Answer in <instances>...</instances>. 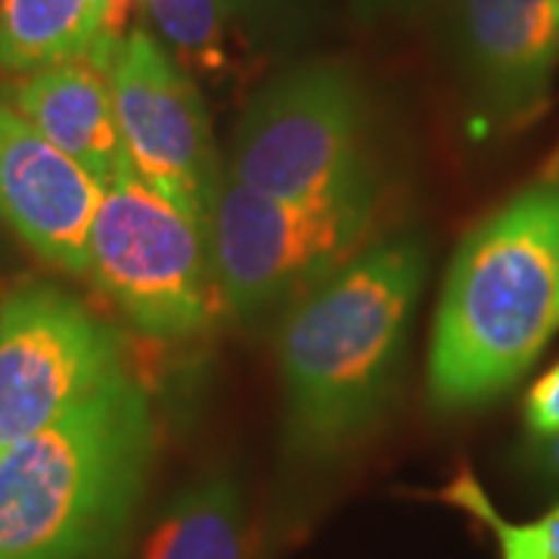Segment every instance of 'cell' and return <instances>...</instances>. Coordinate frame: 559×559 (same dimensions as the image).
Here are the masks:
<instances>
[{
  "label": "cell",
  "instance_id": "6da1fadb",
  "mask_svg": "<svg viewBox=\"0 0 559 559\" xmlns=\"http://www.w3.org/2000/svg\"><path fill=\"white\" fill-rule=\"evenodd\" d=\"M414 234L377 240L293 301L280 333L286 439L301 457H336L364 439L395 395L426 283Z\"/></svg>",
  "mask_w": 559,
  "mask_h": 559
},
{
  "label": "cell",
  "instance_id": "7a4b0ae2",
  "mask_svg": "<svg viewBox=\"0 0 559 559\" xmlns=\"http://www.w3.org/2000/svg\"><path fill=\"white\" fill-rule=\"evenodd\" d=\"M153 454V401L124 370L0 454V559L119 557Z\"/></svg>",
  "mask_w": 559,
  "mask_h": 559
},
{
  "label": "cell",
  "instance_id": "3957f363",
  "mask_svg": "<svg viewBox=\"0 0 559 559\" xmlns=\"http://www.w3.org/2000/svg\"><path fill=\"white\" fill-rule=\"evenodd\" d=\"M559 178L520 190L460 242L441 289L429 399L476 411L507 395L557 333Z\"/></svg>",
  "mask_w": 559,
  "mask_h": 559
},
{
  "label": "cell",
  "instance_id": "277c9868",
  "mask_svg": "<svg viewBox=\"0 0 559 559\" xmlns=\"http://www.w3.org/2000/svg\"><path fill=\"white\" fill-rule=\"evenodd\" d=\"M224 168L261 197L305 205L382 190L358 72L340 60L280 72L246 103Z\"/></svg>",
  "mask_w": 559,
  "mask_h": 559
},
{
  "label": "cell",
  "instance_id": "5b68a950",
  "mask_svg": "<svg viewBox=\"0 0 559 559\" xmlns=\"http://www.w3.org/2000/svg\"><path fill=\"white\" fill-rule=\"evenodd\" d=\"M380 224L382 190L305 205L261 197L224 168L209 221L221 308L249 320L299 301L364 252Z\"/></svg>",
  "mask_w": 559,
  "mask_h": 559
},
{
  "label": "cell",
  "instance_id": "8992f818",
  "mask_svg": "<svg viewBox=\"0 0 559 559\" xmlns=\"http://www.w3.org/2000/svg\"><path fill=\"white\" fill-rule=\"evenodd\" d=\"M87 274L156 340H190L221 314L209 227L143 183L131 165L103 187Z\"/></svg>",
  "mask_w": 559,
  "mask_h": 559
},
{
  "label": "cell",
  "instance_id": "52a82bcc",
  "mask_svg": "<svg viewBox=\"0 0 559 559\" xmlns=\"http://www.w3.org/2000/svg\"><path fill=\"white\" fill-rule=\"evenodd\" d=\"M124 373V340L50 283L0 301V454Z\"/></svg>",
  "mask_w": 559,
  "mask_h": 559
},
{
  "label": "cell",
  "instance_id": "ba28073f",
  "mask_svg": "<svg viewBox=\"0 0 559 559\" xmlns=\"http://www.w3.org/2000/svg\"><path fill=\"white\" fill-rule=\"evenodd\" d=\"M121 146L131 171L209 227L224 168L193 79L153 32L124 35L109 62Z\"/></svg>",
  "mask_w": 559,
  "mask_h": 559
},
{
  "label": "cell",
  "instance_id": "9c48e42d",
  "mask_svg": "<svg viewBox=\"0 0 559 559\" xmlns=\"http://www.w3.org/2000/svg\"><path fill=\"white\" fill-rule=\"evenodd\" d=\"M559 0H451V53L473 121L520 131L547 109Z\"/></svg>",
  "mask_w": 559,
  "mask_h": 559
},
{
  "label": "cell",
  "instance_id": "30bf717a",
  "mask_svg": "<svg viewBox=\"0 0 559 559\" xmlns=\"http://www.w3.org/2000/svg\"><path fill=\"white\" fill-rule=\"evenodd\" d=\"M103 187L79 162L0 103V224L66 274L91 271V227Z\"/></svg>",
  "mask_w": 559,
  "mask_h": 559
},
{
  "label": "cell",
  "instance_id": "8fae6325",
  "mask_svg": "<svg viewBox=\"0 0 559 559\" xmlns=\"http://www.w3.org/2000/svg\"><path fill=\"white\" fill-rule=\"evenodd\" d=\"M13 106L100 187L128 168L106 62L75 60L35 72L13 91Z\"/></svg>",
  "mask_w": 559,
  "mask_h": 559
},
{
  "label": "cell",
  "instance_id": "7c38bea8",
  "mask_svg": "<svg viewBox=\"0 0 559 559\" xmlns=\"http://www.w3.org/2000/svg\"><path fill=\"white\" fill-rule=\"evenodd\" d=\"M109 0H0V69L35 75L62 62H112Z\"/></svg>",
  "mask_w": 559,
  "mask_h": 559
},
{
  "label": "cell",
  "instance_id": "4fadbf2b",
  "mask_svg": "<svg viewBox=\"0 0 559 559\" xmlns=\"http://www.w3.org/2000/svg\"><path fill=\"white\" fill-rule=\"evenodd\" d=\"M140 559H249L240 481L212 469L183 485L150 528Z\"/></svg>",
  "mask_w": 559,
  "mask_h": 559
},
{
  "label": "cell",
  "instance_id": "5bb4252c",
  "mask_svg": "<svg viewBox=\"0 0 559 559\" xmlns=\"http://www.w3.org/2000/svg\"><path fill=\"white\" fill-rule=\"evenodd\" d=\"M159 40L183 69L218 72L224 66L227 0H140Z\"/></svg>",
  "mask_w": 559,
  "mask_h": 559
},
{
  "label": "cell",
  "instance_id": "9a60e30c",
  "mask_svg": "<svg viewBox=\"0 0 559 559\" xmlns=\"http://www.w3.org/2000/svg\"><path fill=\"white\" fill-rule=\"evenodd\" d=\"M441 500L476 516L498 538L500 559H559V503L535 522L503 520L469 469L457 473V479L441 491Z\"/></svg>",
  "mask_w": 559,
  "mask_h": 559
},
{
  "label": "cell",
  "instance_id": "2e32d148",
  "mask_svg": "<svg viewBox=\"0 0 559 559\" xmlns=\"http://www.w3.org/2000/svg\"><path fill=\"white\" fill-rule=\"evenodd\" d=\"M559 432V364H554L525 395V436Z\"/></svg>",
  "mask_w": 559,
  "mask_h": 559
},
{
  "label": "cell",
  "instance_id": "e0dca14e",
  "mask_svg": "<svg viewBox=\"0 0 559 559\" xmlns=\"http://www.w3.org/2000/svg\"><path fill=\"white\" fill-rule=\"evenodd\" d=\"M516 466L528 479L559 491V432L525 436L516 448Z\"/></svg>",
  "mask_w": 559,
  "mask_h": 559
},
{
  "label": "cell",
  "instance_id": "ac0fdd59",
  "mask_svg": "<svg viewBox=\"0 0 559 559\" xmlns=\"http://www.w3.org/2000/svg\"><path fill=\"white\" fill-rule=\"evenodd\" d=\"M436 0H352L355 13L364 22L382 20H411L432 7Z\"/></svg>",
  "mask_w": 559,
  "mask_h": 559
},
{
  "label": "cell",
  "instance_id": "d6986e66",
  "mask_svg": "<svg viewBox=\"0 0 559 559\" xmlns=\"http://www.w3.org/2000/svg\"><path fill=\"white\" fill-rule=\"evenodd\" d=\"M557 330H559V299H557Z\"/></svg>",
  "mask_w": 559,
  "mask_h": 559
}]
</instances>
